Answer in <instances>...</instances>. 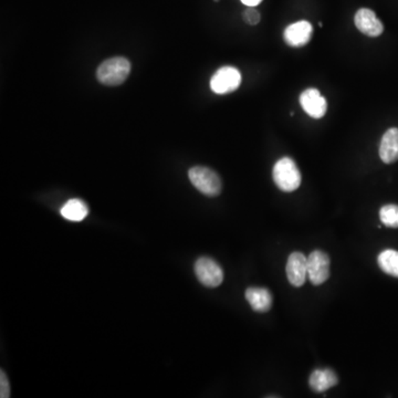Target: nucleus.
I'll return each mask as SVG.
<instances>
[{
	"label": "nucleus",
	"mask_w": 398,
	"mask_h": 398,
	"mask_svg": "<svg viewBox=\"0 0 398 398\" xmlns=\"http://www.w3.org/2000/svg\"><path fill=\"white\" fill-rule=\"evenodd\" d=\"M131 72V63L124 57H114L102 62L96 71V78L102 85L115 87L122 85Z\"/></svg>",
	"instance_id": "1"
},
{
	"label": "nucleus",
	"mask_w": 398,
	"mask_h": 398,
	"mask_svg": "<svg viewBox=\"0 0 398 398\" xmlns=\"http://www.w3.org/2000/svg\"><path fill=\"white\" fill-rule=\"evenodd\" d=\"M272 178L279 189L286 193L297 191L301 185L300 171L290 157H284L275 164Z\"/></svg>",
	"instance_id": "2"
},
{
	"label": "nucleus",
	"mask_w": 398,
	"mask_h": 398,
	"mask_svg": "<svg viewBox=\"0 0 398 398\" xmlns=\"http://www.w3.org/2000/svg\"><path fill=\"white\" fill-rule=\"evenodd\" d=\"M189 180L196 187L197 191L206 196H218L223 189L219 175L211 168L204 166H195L189 169Z\"/></svg>",
	"instance_id": "3"
},
{
	"label": "nucleus",
	"mask_w": 398,
	"mask_h": 398,
	"mask_svg": "<svg viewBox=\"0 0 398 398\" xmlns=\"http://www.w3.org/2000/svg\"><path fill=\"white\" fill-rule=\"evenodd\" d=\"M241 85V74L234 67H223L210 80V89L216 94H228L237 90Z\"/></svg>",
	"instance_id": "4"
},
{
	"label": "nucleus",
	"mask_w": 398,
	"mask_h": 398,
	"mask_svg": "<svg viewBox=\"0 0 398 398\" xmlns=\"http://www.w3.org/2000/svg\"><path fill=\"white\" fill-rule=\"evenodd\" d=\"M195 273L200 284L207 288H217L224 281L220 266L208 257H202L195 263Z\"/></svg>",
	"instance_id": "5"
},
{
	"label": "nucleus",
	"mask_w": 398,
	"mask_h": 398,
	"mask_svg": "<svg viewBox=\"0 0 398 398\" xmlns=\"http://www.w3.org/2000/svg\"><path fill=\"white\" fill-rule=\"evenodd\" d=\"M330 258L321 250L312 251L308 257V278L314 286L325 284L330 277Z\"/></svg>",
	"instance_id": "6"
},
{
	"label": "nucleus",
	"mask_w": 398,
	"mask_h": 398,
	"mask_svg": "<svg viewBox=\"0 0 398 398\" xmlns=\"http://www.w3.org/2000/svg\"><path fill=\"white\" fill-rule=\"evenodd\" d=\"M286 271L290 284L300 288L304 284L308 277V258L300 251L292 252L288 258Z\"/></svg>",
	"instance_id": "7"
},
{
	"label": "nucleus",
	"mask_w": 398,
	"mask_h": 398,
	"mask_svg": "<svg viewBox=\"0 0 398 398\" xmlns=\"http://www.w3.org/2000/svg\"><path fill=\"white\" fill-rule=\"evenodd\" d=\"M300 104L303 111L312 119H321L327 114V100L317 89L303 91L300 96Z\"/></svg>",
	"instance_id": "8"
},
{
	"label": "nucleus",
	"mask_w": 398,
	"mask_h": 398,
	"mask_svg": "<svg viewBox=\"0 0 398 398\" xmlns=\"http://www.w3.org/2000/svg\"><path fill=\"white\" fill-rule=\"evenodd\" d=\"M355 26L365 36L377 38L384 31L382 21L377 18L373 10L368 8L358 9L354 17Z\"/></svg>",
	"instance_id": "9"
},
{
	"label": "nucleus",
	"mask_w": 398,
	"mask_h": 398,
	"mask_svg": "<svg viewBox=\"0 0 398 398\" xmlns=\"http://www.w3.org/2000/svg\"><path fill=\"white\" fill-rule=\"evenodd\" d=\"M313 28L311 24L306 20L295 22L288 26L284 31V41L292 48H300L309 44L311 40Z\"/></svg>",
	"instance_id": "10"
},
{
	"label": "nucleus",
	"mask_w": 398,
	"mask_h": 398,
	"mask_svg": "<svg viewBox=\"0 0 398 398\" xmlns=\"http://www.w3.org/2000/svg\"><path fill=\"white\" fill-rule=\"evenodd\" d=\"M245 295L254 311L265 313L272 306V295L267 288L251 286L245 290Z\"/></svg>",
	"instance_id": "11"
},
{
	"label": "nucleus",
	"mask_w": 398,
	"mask_h": 398,
	"mask_svg": "<svg viewBox=\"0 0 398 398\" xmlns=\"http://www.w3.org/2000/svg\"><path fill=\"white\" fill-rule=\"evenodd\" d=\"M379 157L385 164H393L398 161L397 128H392L385 132L379 145Z\"/></svg>",
	"instance_id": "12"
},
{
	"label": "nucleus",
	"mask_w": 398,
	"mask_h": 398,
	"mask_svg": "<svg viewBox=\"0 0 398 398\" xmlns=\"http://www.w3.org/2000/svg\"><path fill=\"white\" fill-rule=\"evenodd\" d=\"M338 382V375L330 368L315 370L312 372L309 379L310 388L317 393H323L325 390H330L333 386H336Z\"/></svg>",
	"instance_id": "13"
},
{
	"label": "nucleus",
	"mask_w": 398,
	"mask_h": 398,
	"mask_svg": "<svg viewBox=\"0 0 398 398\" xmlns=\"http://www.w3.org/2000/svg\"><path fill=\"white\" fill-rule=\"evenodd\" d=\"M87 214H89V209H87V204L82 202L81 199H70L61 208V215H62L63 218L68 219V220H83L87 217Z\"/></svg>",
	"instance_id": "14"
},
{
	"label": "nucleus",
	"mask_w": 398,
	"mask_h": 398,
	"mask_svg": "<svg viewBox=\"0 0 398 398\" xmlns=\"http://www.w3.org/2000/svg\"><path fill=\"white\" fill-rule=\"evenodd\" d=\"M379 266L385 273L398 278V251L384 250L377 258Z\"/></svg>",
	"instance_id": "15"
},
{
	"label": "nucleus",
	"mask_w": 398,
	"mask_h": 398,
	"mask_svg": "<svg viewBox=\"0 0 398 398\" xmlns=\"http://www.w3.org/2000/svg\"><path fill=\"white\" fill-rule=\"evenodd\" d=\"M379 218L383 224L390 228H398L397 205H385L379 210Z\"/></svg>",
	"instance_id": "16"
},
{
	"label": "nucleus",
	"mask_w": 398,
	"mask_h": 398,
	"mask_svg": "<svg viewBox=\"0 0 398 398\" xmlns=\"http://www.w3.org/2000/svg\"><path fill=\"white\" fill-rule=\"evenodd\" d=\"M243 20L250 26L258 25L260 22V19H261L259 11L254 9V7H248V9H245V10L243 11Z\"/></svg>",
	"instance_id": "17"
},
{
	"label": "nucleus",
	"mask_w": 398,
	"mask_h": 398,
	"mask_svg": "<svg viewBox=\"0 0 398 398\" xmlns=\"http://www.w3.org/2000/svg\"><path fill=\"white\" fill-rule=\"evenodd\" d=\"M0 397H10V384H9L7 375L3 370L0 371Z\"/></svg>",
	"instance_id": "18"
},
{
	"label": "nucleus",
	"mask_w": 398,
	"mask_h": 398,
	"mask_svg": "<svg viewBox=\"0 0 398 398\" xmlns=\"http://www.w3.org/2000/svg\"><path fill=\"white\" fill-rule=\"evenodd\" d=\"M243 5L248 6V7H256L262 3V0H241Z\"/></svg>",
	"instance_id": "19"
},
{
	"label": "nucleus",
	"mask_w": 398,
	"mask_h": 398,
	"mask_svg": "<svg viewBox=\"0 0 398 398\" xmlns=\"http://www.w3.org/2000/svg\"><path fill=\"white\" fill-rule=\"evenodd\" d=\"M214 1H219V0H214Z\"/></svg>",
	"instance_id": "20"
}]
</instances>
